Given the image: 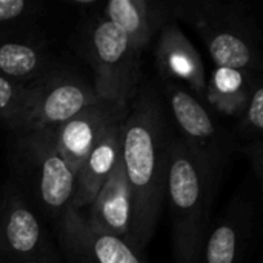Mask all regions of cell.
Masks as SVG:
<instances>
[{
	"label": "cell",
	"mask_w": 263,
	"mask_h": 263,
	"mask_svg": "<svg viewBox=\"0 0 263 263\" xmlns=\"http://www.w3.org/2000/svg\"><path fill=\"white\" fill-rule=\"evenodd\" d=\"M174 128L156 82H142L123 120L122 163L133 199L131 245L143 254L165 202L170 142Z\"/></svg>",
	"instance_id": "obj_1"
},
{
	"label": "cell",
	"mask_w": 263,
	"mask_h": 263,
	"mask_svg": "<svg viewBox=\"0 0 263 263\" xmlns=\"http://www.w3.org/2000/svg\"><path fill=\"white\" fill-rule=\"evenodd\" d=\"M220 177L173 133L163 205L171 219L174 263L199 262Z\"/></svg>",
	"instance_id": "obj_2"
},
{
	"label": "cell",
	"mask_w": 263,
	"mask_h": 263,
	"mask_svg": "<svg viewBox=\"0 0 263 263\" xmlns=\"http://www.w3.org/2000/svg\"><path fill=\"white\" fill-rule=\"evenodd\" d=\"M6 136L8 179L45 222L55 223L71 206L76 174L63 160L55 128L9 131Z\"/></svg>",
	"instance_id": "obj_3"
},
{
	"label": "cell",
	"mask_w": 263,
	"mask_h": 263,
	"mask_svg": "<svg viewBox=\"0 0 263 263\" xmlns=\"http://www.w3.org/2000/svg\"><path fill=\"white\" fill-rule=\"evenodd\" d=\"M173 18L191 25L216 66L263 71L262 32L251 5L231 0H171Z\"/></svg>",
	"instance_id": "obj_4"
},
{
	"label": "cell",
	"mask_w": 263,
	"mask_h": 263,
	"mask_svg": "<svg viewBox=\"0 0 263 263\" xmlns=\"http://www.w3.org/2000/svg\"><path fill=\"white\" fill-rule=\"evenodd\" d=\"M71 45L92 71V86L103 100L129 106L142 83V52L100 14L82 18Z\"/></svg>",
	"instance_id": "obj_5"
},
{
	"label": "cell",
	"mask_w": 263,
	"mask_h": 263,
	"mask_svg": "<svg viewBox=\"0 0 263 263\" xmlns=\"http://www.w3.org/2000/svg\"><path fill=\"white\" fill-rule=\"evenodd\" d=\"M176 136L219 176L223 174L239 143L230 128L186 88L174 82H156Z\"/></svg>",
	"instance_id": "obj_6"
},
{
	"label": "cell",
	"mask_w": 263,
	"mask_h": 263,
	"mask_svg": "<svg viewBox=\"0 0 263 263\" xmlns=\"http://www.w3.org/2000/svg\"><path fill=\"white\" fill-rule=\"evenodd\" d=\"M99 99L92 82L62 65L28 85L26 97L5 133L57 128Z\"/></svg>",
	"instance_id": "obj_7"
},
{
	"label": "cell",
	"mask_w": 263,
	"mask_h": 263,
	"mask_svg": "<svg viewBox=\"0 0 263 263\" xmlns=\"http://www.w3.org/2000/svg\"><path fill=\"white\" fill-rule=\"evenodd\" d=\"M0 263H65L46 222L9 180L0 185Z\"/></svg>",
	"instance_id": "obj_8"
},
{
	"label": "cell",
	"mask_w": 263,
	"mask_h": 263,
	"mask_svg": "<svg viewBox=\"0 0 263 263\" xmlns=\"http://www.w3.org/2000/svg\"><path fill=\"white\" fill-rule=\"evenodd\" d=\"M260 193L248 183L234 193L222 216L211 223L197 263H248V254L259 234Z\"/></svg>",
	"instance_id": "obj_9"
},
{
	"label": "cell",
	"mask_w": 263,
	"mask_h": 263,
	"mask_svg": "<svg viewBox=\"0 0 263 263\" xmlns=\"http://www.w3.org/2000/svg\"><path fill=\"white\" fill-rule=\"evenodd\" d=\"M54 225V239L65 263H146L129 242L92 230L82 211L69 206Z\"/></svg>",
	"instance_id": "obj_10"
},
{
	"label": "cell",
	"mask_w": 263,
	"mask_h": 263,
	"mask_svg": "<svg viewBox=\"0 0 263 263\" xmlns=\"http://www.w3.org/2000/svg\"><path fill=\"white\" fill-rule=\"evenodd\" d=\"M128 109L129 106L99 99L55 128L57 148L74 174L103 134L126 119Z\"/></svg>",
	"instance_id": "obj_11"
},
{
	"label": "cell",
	"mask_w": 263,
	"mask_h": 263,
	"mask_svg": "<svg viewBox=\"0 0 263 263\" xmlns=\"http://www.w3.org/2000/svg\"><path fill=\"white\" fill-rule=\"evenodd\" d=\"M62 65L39 25L0 35V74L15 83H35Z\"/></svg>",
	"instance_id": "obj_12"
},
{
	"label": "cell",
	"mask_w": 263,
	"mask_h": 263,
	"mask_svg": "<svg viewBox=\"0 0 263 263\" xmlns=\"http://www.w3.org/2000/svg\"><path fill=\"white\" fill-rule=\"evenodd\" d=\"M154 63L159 82H174L203 100L206 72L202 57L177 20L168 22L156 37Z\"/></svg>",
	"instance_id": "obj_13"
},
{
	"label": "cell",
	"mask_w": 263,
	"mask_h": 263,
	"mask_svg": "<svg viewBox=\"0 0 263 263\" xmlns=\"http://www.w3.org/2000/svg\"><path fill=\"white\" fill-rule=\"evenodd\" d=\"M126 34L142 54L173 18L171 0H109L99 12Z\"/></svg>",
	"instance_id": "obj_14"
},
{
	"label": "cell",
	"mask_w": 263,
	"mask_h": 263,
	"mask_svg": "<svg viewBox=\"0 0 263 263\" xmlns=\"http://www.w3.org/2000/svg\"><path fill=\"white\" fill-rule=\"evenodd\" d=\"M83 217L92 230L131 243L133 199L122 159L88 205Z\"/></svg>",
	"instance_id": "obj_15"
},
{
	"label": "cell",
	"mask_w": 263,
	"mask_h": 263,
	"mask_svg": "<svg viewBox=\"0 0 263 263\" xmlns=\"http://www.w3.org/2000/svg\"><path fill=\"white\" fill-rule=\"evenodd\" d=\"M123 122L111 126L91 149L76 174V193L71 206L83 211L92 202L102 185L106 182L122 159Z\"/></svg>",
	"instance_id": "obj_16"
},
{
	"label": "cell",
	"mask_w": 263,
	"mask_h": 263,
	"mask_svg": "<svg viewBox=\"0 0 263 263\" xmlns=\"http://www.w3.org/2000/svg\"><path fill=\"white\" fill-rule=\"evenodd\" d=\"M262 72L216 66L206 76L203 103L217 117L237 119L250 99L251 89Z\"/></svg>",
	"instance_id": "obj_17"
},
{
	"label": "cell",
	"mask_w": 263,
	"mask_h": 263,
	"mask_svg": "<svg viewBox=\"0 0 263 263\" xmlns=\"http://www.w3.org/2000/svg\"><path fill=\"white\" fill-rule=\"evenodd\" d=\"M234 140L242 143H250L263 139V79H257L254 83L248 103L243 112L234 120L230 128Z\"/></svg>",
	"instance_id": "obj_18"
},
{
	"label": "cell",
	"mask_w": 263,
	"mask_h": 263,
	"mask_svg": "<svg viewBox=\"0 0 263 263\" xmlns=\"http://www.w3.org/2000/svg\"><path fill=\"white\" fill-rule=\"evenodd\" d=\"M45 3L39 0H0V35L39 25Z\"/></svg>",
	"instance_id": "obj_19"
},
{
	"label": "cell",
	"mask_w": 263,
	"mask_h": 263,
	"mask_svg": "<svg viewBox=\"0 0 263 263\" xmlns=\"http://www.w3.org/2000/svg\"><path fill=\"white\" fill-rule=\"evenodd\" d=\"M28 92V85H20L0 74V129H6L20 109Z\"/></svg>",
	"instance_id": "obj_20"
},
{
	"label": "cell",
	"mask_w": 263,
	"mask_h": 263,
	"mask_svg": "<svg viewBox=\"0 0 263 263\" xmlns=\"http://www.w3.org/2000/svg\"><path fill=\"white\" fill-rule=\"evenodd\" d=\"M237 154H242L250 166H251V173H253V180L256 185V190L262 194L263 186V139L262 140H254L250 143H242L239 145V151Z\"/></svg>",
	"instance_id": "obj_21"
},
{
	"label": "cell",
	"mask_w": 263,
	"mask_h": 263,
	"mask_svg": "<svg viewBox=\"0 0 263 263\" xmlns=\"http://www.w3.org/2000/svg\"><path fill=\"white\" fill-rule=\"evenodd\" d=\"M66 5L71 6L74 11L80 12L83 15V18H86V17L99 14L103 2H100V0H66Z\"/></svg>",
	"instance_id": "obj_22"
},
{
	"label": "cell",
	"mask_w": 263,
	"mask_h": 263,
	"mask_svg": "<svg viewBox=\"0 0 263 263\" xmlns=\"http://www.w3.org/2000/svg\"><path fill=\"white\" fill-rule=\"evenodd\" d=\"M256 263H259V262H256Z\"/></svg>",
	"instance_id": "obj_23"
}]
</instances>
